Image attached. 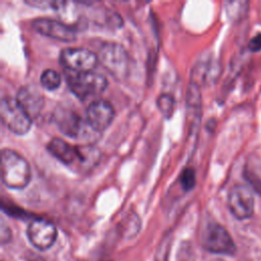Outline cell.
I'll list each match as a JSON object with an SVG mask.
<instances>
[{
  "label": "cell",
  "instance_id": "obj_1",
  "mask_svg": "<svg viewBox=\"0 0 261 261\" xmlns=\"http://www.w3.org/2000/svg\"><path fill=\"white\" fill-rule=\"evenodd\" d=\"M1 178L7 188L21 190L32 178L30 164L14 150L4 148L1 150Z\"/></svg>",
  "mask_w": 261,
  "mask_h": 261
},
{
  "label": "cell",
  "instance_id": "obj_2",
  "mask_svg": "<svg viewBox=\"0 0 261 261\" xmlns=\"http://www.w3.org/2000/svg\"><path fill=\"white\" fill-rule=\"evenodd\" d=\"M64 77L71 93L81 100L101 95L108 85L106 77L94 70L72 71L64 69Z\"/></svg>",
  "mask_w": 261,
  "mask_h": 261
},
{
  "label": "cell",
  "instance_id": "obj_3",
  "mask_svg": "<svg viewBox=\"0 0 261 261\" xmlns=\"http://www.w3.org/2000/svg\"><path fill=\"white\" fill-rule=\"evenodd\" d=\"M102 66L116 79H122L128 72L129 58L125 49L117 43H104L97 53Z\"/></svg>",
  "mask_w": 261,
  "mask_h": 261
},
{
  "label": "cell",
  "instance_id": "obj_4",
  "mask_svg": "<svg viewBox=\"0 0 261 261\" xmlns=\"http://www.w3.org/2000/svg\"><path fill=\"white\" fill-rule=\"evenodd\" d=\"M0 116L6 127L16 135L27 134L33 121L17 100L11 97H3L1 99Z\"/></svg>",
  "mask_w": 261,
  "mask_h": 261
},
{
  "label": "cell",
  "instance_id": "obj_5",
  "mask_svg": "<svg viewBox=\"0 0 261 261\" xmlns=\"http://www.w3.org/2000/svg\"><path fill=\"white\" fill-rule=\"evenodd\" d=\"M203 247L215 254L232 255L236 252V245L228 231L218 223H210L204 229L202 236Z\"/></svg>",
  "mask_w": 261,
  "mask_h": 261
},
{
  "label": "cell",
  "instance_id": "obj_6",
  "mask_svg": "<svg viewBox=\"0 0 261 261\" xmlns=\"http://www.w3.org/2000/svg\"><path fill=\"white\" fill-rule=\"evenodd\" d=\"M59 60L64 69L72 71H92L99 62L97 53L79 47L63 49Z\"/></svg>",
  "mask_w": 261,
  "mask_h": 261
},
{
  "label": "cell",
  "instance_id": "obj_7",
  "mask_svg": "<svg viewBox=\"0 0 261 261\" xmlns=\"http://www.w3.org/2000/svg\"><path fill=\"white\" fill-rule=\"evenodd\" d=\"M227 206L236 218H249L254 212V197L251 189L245 185L233 186L228 193Z\"/></svg>",
  "mask_w": 261,
  "mask_h": 261
},
{
  "label": "cell",
  "instance_id": "obj_8",
  "mask_svg": "<svg viewBox=\"0 0 261 261\" xmlns=\"http://www.w3.org/2000/svg\"><path fill=\"white\" fill-rule=\"evenodd\" d=\"M114 118L112 104L104 99H96L90 103L86 110V122L94 132L105 130Z\"/></svg>",
  "mask_w": 261,
  "mask_h": 261
},
{
  "label": "cell",
  "instance_id": "obj_9",
  "mask_svg": "<svg viewBox=\"0 0 261 261\" xmlns=\"http://www.w3.org/2000/svg\"><path fill=\"white\" fill-rule=\"evenodd\" d=\"M27 236L30 243L39 250H47L53 246L57 238L55 225L45 219L32 220L27 228Z\"/></svg>",
  "mask_w": 261,
  "mask_h": 261
},
{
  "label": "cell",
  "instance_id": "obj_10",
  "mask_svg": "<svg viewBox=\"0 0 261 261\" xmlns=\"http://www.w3.org/2000/svg\"><path fill=\"white\" fill-rule=\"evenodd\" d=\"M32 28L39 34L60 41L71 42L75 39V31L70 25L52 18H36Z\"/></svg>",
  "mask_w": 261,
  "mask_h": 261
},
{
  "label": "cell",
  "instance_id": "obj_11",
  "mask_svg": "<svg viewBox=\"0 0 261 261\" xmlns=\"http://www.w3.org/2000/svg\"><path fill=\"white\" fill-rule=\"evenodd\" d=\"M54 122L58 129L67 137L79 138L84 134L85 122L74 112L68 109H58L54 115Z\"/></svg>",
  "mask_w": 261,
  "mask_h": 261
},
{
  "label": "cell",
  "instance_id": "obj_12",
  "mask_svg": "<svg viewBox=\"0 0 261 261\" xmlns=\"http://www.w3.org/2000/svg\"><path fill=\"white\" fill-rule=\"evenodd\" d=\"M15 99L32 119L40 114L44 106V97L35 86L21 87Z\"/></svg>",
  "mask_w": 261,
  "mask_h": 261
},
{
  "label": "cell",
  "instance_id": "obj_13",
  "mask_svg": "<svg viewBox=\"0 0 261 261\" xmlns=\"http://www.w3.org/2000/svg\"><path fill=\"white\" fill-rule=\"evenodd\" d=\"M220 73V65L219 63L213 58L208 57L206 59H202L198 61L193 70L191 75L192 84L196 86L200 85H208L214 83Z\"/></svg>",
  "mask_w": 261,
  "mask_h": 261
},
{
  "label": "cell",
  "instance_id": "obj_14",
  "mask_svg": "<svg viewBox=\"0 0 261 261\" xmlns=\"http://www.w3.org/2000/svg\"><path fill=\"white\" fill-rule=\"evenodd\" d=\"M48 152L63 164L70 165L76 159L75 146L69 145L62 139L53 138L47 144Z\"/></svg>",
  "mask_w": 261,
  "mask_h": 261
},
{
  "label": "cell",
  "instance_id": "obj_15",
  "mask_svg": "<svg viewBox=\"0 0 261 261\" xmlns=\"http://www.w3.org/2000/svg\"><path fill=\"white\" fill-rule=\"evenodd\" d=\"M76 159L84 166L91 167L98 163L100 158V152L94 146H75Z\"/></svg>",
  "mask_w": 261,
  "mask_h": 261
},
{
  "label": "cell",
  "instance_id": "obj_16",
  "mask_svg": "<svg viewBox=\"0 0 261 261\" xmlns=\"http://www.w3.org/2000/svg\"><path fill=\"white\" fill-rule=\"evenodd\" d=\"M40 83L46 90L53 91L59 88L61 84V76L56 70L52 68H46L40 75Z\"/></svg>",
  "mask_w": 261,
  "mask_h": 261
},
{
  "label": "cell",
  "instance_id": "obj_17",
  "mask_svg": "<svg viewBox=\"0 0 261 261\" xmlns=\"http://www.w3.org/2000/svg\"><path fill=\"white\" fill-rule=\"evenodd\" d=\"M226 12L228 16L232 19H240L243 17L247 10H248V2L243 1H233V2H226Z\"/></svg>",
  "mask_w": 261,
  "mask_h": 261
},
{
  "label": "cell",
  "instance_id": "obj_18",
  "mask_svg": "<svg viewBox=\"0 0 261 261\" xmlns=\"http://www.w3.org/2000/svg\"><path fill=\"white\" fill-rule=\"evenodd\" d=\"M157 106L164 116L169 117L174 108V100L170 95L162 94L157 99Z\"/></svg>",
  "mask_w": 261,
  "mask_h": 261
},
{
  "label": "cell",
  "instance_id": "obj_19",
  "mask_svg": "<svg viewBox=\"0 0 261 261\" xmlns=\"http://www.w3.org/2000/svg\"><path fill=\"white\" fill-rule=\"evenodd\" d=\"M180 185L185 191L192 190L196 185V172L194 168L187 167L180 174Z\"/></svg>",
  "mask_w": 261,
  "mask_h": 261
},
{
  "label": "cell",
  "instance_id": "obj_20",
  "mask_svg": "<svg viewBox=\"0 0 261 261\" xmlns=\"http://www.w3.org/2000/svg\"><path fill=\"white\" fill-rule=\"evenodd\" d=\"M27 4L31 6H35L37 8H53V9H59L62 5L65 3L63 1H25Z\"/></svg>",
  "mask_w": 261,
  "mask_h": 261
},
{
  "label": "cell",
  "instance_id": "obj_21",
  "mask_svg": "<svg viewBox=\"0 0 261 261\" xmlns=\"http://www.w3.org/2000/svg\"><path fill=\"white\" fill-rule=\"evenodd\" d=\"M245 177L247 178V180L250 182V185L253 187V189L259 193L261 195V180L255 175L253 174L251 171L246 170L245 171Z\"/></svg>",
  "mask_w": 261,
  "mask_h": 261
},
{
  "label": "cell",
  "instance_id": "obj_22",
  "mask_svg": "<svg viewBox=\"0 0 261 261\" xmlns=\"http://www.w3.org/2000/svg\"><path fill=\"white\" fill-rule=\"evenodd\" d=\"M249 49L253 52H256V51H260L261 50V33L260 34H257L255 37H253L250 42H249V45H248Z\"/></svg>",
  "mask_w": 261,
  "mask_h": 261
},
{
  "label": "cell",
  "instance_id": "obj_23",
  "mask_svg": "<svg viewBox=\"0 0 261 261\" xmlns=\"http://www.w3.org/2000/svg\"><path fill=\"white\" fill-rule=\"evenodd\" d=\"M10 237H11V233H10L9 227H7L5 225V223L2 221V224H1V241H2V244L6 243V242H9Z\"/></svg>",
  "mask_w": 261,
  "mask_h": 261
},
{
  "label": "cell",
  "instance_id": "obj_24",
  "mask_svg": "<svg viewBox=\"0 0 261 261\" xmlns=\"http://www.w3.org/2000/svg\"><path fill=\"white\" fill-rule=\"evenodd\" d=\"M211 261H225V260L220 259V258H216V259H213V260H211Z\"/></svg>",
  "mask_w": 261,
  "mask_h": 261
}]
</instances>
